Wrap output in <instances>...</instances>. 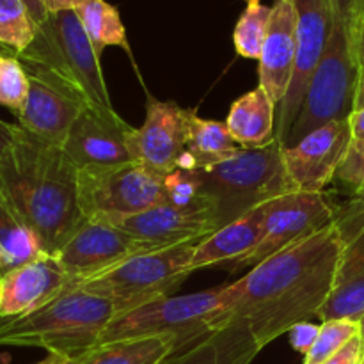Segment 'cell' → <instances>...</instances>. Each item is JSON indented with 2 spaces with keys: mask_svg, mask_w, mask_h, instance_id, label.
<instances>
[{
  "mask_svg": "<svg viewBox=\"0 0 364 364\" xmlns=\"http://www.w3.org/2000/svg\"><path fill=\"white\" fill-rule=\"evenodd\" d=\"M343 245V230L336 220L231 283L233 302L212 334L224 363L249 364L291 327L318 316L333 291Z\"/></svg>",
  "mask_w": 364,
  "mask_h": 364,
  "instance_id": "cell-1",
  "label": "cell"
},
{
  "mask_svg": "<svg viewBox=\"0 0 364 364\" xmlns=\"http://www.w3.org/2000/svg\"><path fill=\"white\" fill-rule=\"evenodd\" d=\"M77 178L78 167L63 146L18 127L13 148L0 160V187L46 255L55 256L85 220Z\"/></svg>",
  "mask_w": 364,
  "mask_h": 364,
  "instance_id": "cell-2",
  "label": "cell"
},
{
  "mask_svg": "<svg viewBox=\"0 0 364 364\" xmlns=\"http://www.w3.org/2000/svg\"><path fill=\"white\" fill-rule=\"evenodd\" d=\"M116 316V306L105 297L71 288L31 315L0 327V347H38L80 359L98 347Z\"/></svg>",
  "mask_w": 364,
  "mask_h": 364,
  "instance_id": "cell-3",
  "label": "cell"
},
{
  "mask_svg": "<svg viewBox=\"0 0 364 364\" xmlns=\"http://www.w3.org/2000/svg\"><path fill=\"white\" fill-rule=\"evenodd\" d=\"M355 13L354 0H336L333 28L318 66L309 80L301 112L284 146H294L316 128L336 119H345L354 112L359 64L355 55Z\"/></svg>",
  "mask_w": 364,
  "mask_h": 364,
  "instance_id": "cell-4",
  "label": "cell"
},
{
  "mask_svg": "<svg viewBox=\"0 0 364 364\" xmlns=\"http://www.w3.org/2000/svg\"><path fill=\"white\" fill-rule=\"evenodd\" d=\"M231 302V284L181 297L159 299L117 315L103 331L98 345L132 338L166 336L176 341L178 352L187 350L219 329Z\"/></svg>",
  "mask_w": 364,
  "mask_h": 364,
  "instance_id": "cell-5",
  "label": "cell"
},
{
  "mask_svg": "<svg viewBox=\"0 0 364 364\" xmlns=\"http://www.w3.org/2000/svg\"><path fill=\"white\" fill-rule=\"evenodd\" d=\"M194 171L203 194L215 208L220 228L270 199L297 192L284 169L279 141L265 148H242L224 162Z\"/></svg>",
  "mask_w": 364,
  "mask_h": 364,
  "instance_id": "cell-6",
  "label": "cell"
},
{
  "mask_svg": "<svg viewBox=\"0 0 364 364\" xmlns=\"http://www.w3.org/2000/svg\"><path fill=\"white\" fill-rule=\"evenodd\" d=\"M100 53L92 46L75 11L48 14L34 43L18 59L36 64L66 82L87 105L114 109L103 78Z\"/></svg>",
  "mask_w": 364,
  "mask_h": 364,
  "instance_id": "cell-7",
  "label": "cell"
},
{
  "mask_svg": "<svg viewBox=\"0 0 364 364\" xmlns=\"http://www.w3.org/2000/svg\"><path fill=\"white\" fill-rule=\"evenodd\" d=\"M198 242L130 256L112 269L82 281L75 288L105 297L116 306L117 315L171 297L192 272L191 262Z\"/></svg>",
  "mask_w": 364,
  "mask_h": 364,
  "instance_id": "cell-8",
  "label": "cell"
},
{
  "mask_svg": "<svg viewBox=\"0 0 364 364\" xmlns=\"http://www.w3.org/2000/svg\"><path fill=\"white\" fill-rule=\"evenodd\" d=\"M164 174L141 162L78 169V205L85 219L116 220L166 201Z\"/></svg>",
  "mask_w": 364,
  "mask_h": 364,
  "instance_id": "cell-9",
  "label": "cell"
},
{
  "mask_svg": "<svg viewBox=\"0 0 364 364\" xmlns=\"http://www.w3.org/2000/svg\"><path fill=\"white\" fill-rule=\"evenodd\" d=\"M263 238L233 269L255 267L276 252L336 223L334 208L323 192H291L263 203Z\"/></svg>",
  "mask_w": 364,
  "mask_h": 364,
  "instance_id": "cell-10",
  "label": "cell"
},
{
  "mask_svg": "<svg viewBox=\"0 0 364 364\" xmlns=\"http://www.w3.org/2000/svg\"><path fill=\"white\" fill-rule=\"evenodd\" d=\"M336 0H294L297 11L299 55L287 96L277 107L276 141L284 146L304 102L313 73L329 41Z\"/></svg>",
  "mask_w": 364,
  "mask_h": 364,
  "instance_id": "cell-11",
  "label": "cell"
},
{
  "mask_svg": "<svg viewBox=\"0 0 364 364\" xmlns=\"http://www.w3.org/2000/svg\"><path fill=\"white\" fill-rule=\"evenodd\" d=\"M31 87L18 117V127L39 139L63 146L77 117L87 105L85 100L52 71L25 64Z\"/></svg>",
  "mask_w": 364,
  "mask_h": 364,
  "instance_id": "cell-12",
  "label": "cell"
},
{
  "mask_svg": "<svg viewBox=\"0 0 364 364\" xmlns=\"http://www.w3.org/2000/svg\"><path fill=\"white\" fill-rule=\"evenodd\" d=\"M148 251H153V247L121 228L107 220L85 219L55 256L73 279L71 288H75L82 281L112 269L130 256Z\"/></svg>",
  "mask_w": 364,
  "mask_h": 364,
  "instance_id": "cell-13",
  "label": "cell"
},
{
  "mask_svg": "<svg viewBox=\"0 0 364 364\" xmlns=\"http://www.w3.org/2000/svg\"><path fill=\"white\" fill-rule=\"evenodd\" d=\"M135 128L114 109L85 105L68 134L63 149L82 169L91 166H116L135 162Z\"/></svg>",
  "mask_w": 364,
  "mask_h": 364,
  "instance_id": "cell-14",
  "label": "cell"
},
{
  "mask_svg": "<svg viewBox=\"0 0 364 364\" xmlns=\"http://www.w3.org/2000/svg\"><path fill=\"white\" fill-rule=\"evenodd\" d=\"M352 142L348 117L331 121L302 137L297 144L283 146V164L297 192H323L336 178Z\"/></svg>",
  "mask_w": 364,
  "mask_h": 364,
  "instance_id": "cell-15",
  "label": "cell"
},
{
  "mask_svg": "<svg viewBox=\"0 0 364 364\" xmlns=\"http://www.w3.org/2000/svg\"><path fill=\"white\" fill-rule=\"evenodd\" d=\"M73 279L57 256L39 255L0 276V327L31 315L71 290Z\"/></svg>",
  "mask_w": 364,
  "mask_h": 364,
  "instance_id": "cell-16",
  "label": "cell"
},
{
  "mask_svg": "<svg viewBox=\"0 0 364 364\" xmlns=\"http://www.w3.org/2000/svg\"><path fill=\"white\" fill-rule=\"evenodd\" d=\"M153 249L173 247L203 240L220 228L215 210L210 206H180L160 203L135 215L107 220Z\"/></svg>",
  "mask_w": 364,
  "mask_h": 364,
  "instance_id": "cell-17",
  "label": "cell"
},
{
  "mask_svg": "<svg viewBox=\"0 0 364 364\" xmlns=\"http://www.w3.org/2000/svg\"><path fill=\"white\" fill-rule=\"evenodd\" d=\"M187 144V109L173 102L149 100L146 119L135 128V162L144 164L159 174H171L178 169Z\"/></svg>",
  "mask_w": 364,
  "mask_h": 364,
  "instance_id": "cell-18",
  "label": "cell"
},
{
  "mask_svg": "<svg viewBox=\"0 0 364 364\" xmlns=\"http://www.w3.org/2000/svg\"><path fill=\"white\" fill-rule=\"evenodd\" d=\"M299 55L297 11L294 0H276L269 32L259 53V87L276 107L287 96Z\"/></svg>",
  "mask_w": 364,
  "mask_h": 364,
  "instance_id": "cell-19",
  "label": "cell"
},
{
  "mask_svg": "<svg viewBox=\"0 0 364 364\" xmlns=\"http://www.w3.org/2000/svg\"><path fill=\"white\" fill-rule=\"evenodd\" d=\"M354 223V231H348L340 223L345 245L334 276L333 291L318 313L322 322L352 320L359 323L364 316V212L361 219Z\"/></svg>",
  "mask_w": 364,
  "mask_h": 364,
  "instance_id": "cell-20",
  "label": "cell"
},
{
  "mask_svg": "<svg viewBox=\"0 0 364 364\" xmlns=\"http://www.w3.org/2000/svg\"><path fill=\"white\" fill-rule=\"evenodd\" d=\"M263 215L262 205L199 240L192 255V272L247 256L263 238Z\"/></svg>",
  "mask_w": 364,
  "mask_h": 364,
  "instance_id": "cell-21",
  "label": "cell"
},
{
  "mask_svg": "<svg viewBox=\"0 0 364 364\" xmlns=\"http://www.w3.org/2000/svg\"><path fill=\"white\" fill-rule=\"evenodd\" d=\"M276 116L277 107L258 85L235 100L224 123L240 148H265L276 141Z\"/></svg>",
  "mask_w": 364,
  "mask_h": 364,
  "instance_id": "cell-22",
  "label": "cell"
},
{
  "mask_svg": "<svg viewBox=\"0 0 364 364\" xmlns=\"http://www.w3.org/2000/svg\"><path fill=\"white\" fill-rule=\"evenodd\" d=\"M240 149L226 123L203 119L192 110H187V144L178 169H206L231 159Z\"/></svg>",
  "mask_w": 364,
  "mask_h": 364,
  "instance_id": "cell-23",
  "label": "cell"
},
{
  "mask_svg": "<svg viewBox=\"0 0 364 364\" xmlns=\"http://www.w3.org/2000/svg\"><path fill=\"white\" fill-rule=\"evenodd\" d=\"M176 352L173 338H132L98 345L78 359V364H160Z\"/></svg>",
  "mask_w": 364,
  "mask_h": 364,
  "instance_id": "cell-24",
  "label": "cell"
},
{
  "mask_svg": "<svg viewBox=\"0 0 364 364\" xmlns=\"http://www.w3.org/2000/svg\"><path fill=\"white\" fill-rule=\"evenodd\" d=\"M75 13L100 55L107 46H121L128 50L127 28L116 6L107 0H87L77 7Z\"/></svg>",
  "mask_w": 364,
  "mask_h": 364,
  "instance_id": "cell-25",
  "label": "cell"
},
{
  "mask_svg": "<svg viewBox=\"0 0 364 364\" xmlns=\"http://www.w3.org/2000/svg\"><path fill=\"white\" fill-rule=\"evenodd\" d=\"M0 245L9 258L11 269L43 255L38 238L14 212L2 187H0Z\"/></svg>",
  "mask_w": 364,
  "mask_h": 364,
  "instance_id": "cell-26",
  "label": "cell"
},
{
  "mask_svg": "<svg viewBox=\"0 0 364 364\" xmlns=\"http://www.w3.org/2000/svg\"><path fill=\"white\" fill-rule=\"evenodd\" d=\"M270 16H272V6L263 4V0H247L233 32L235 50L238 55L244 59H259L269 32Z\"/></svg>",
  "mask_w": 364,
  "mask_h": 364,
  "instance_id": "cell-27",
  "label": "cell"
},
{
  "mask_svg": "<svg viewBox=\"0 0 364 364\" xmlns=\"http://www.w3.org/2000/svg\"><path fill=\"white\" fill-rule=\"evenodd\" d=\"M38 25L21 0H0V48L21 55L34 43Z\"/></svg>",
  "mask_w": 364,
  "mask_h": 364,
  "instance_id": "cell-28",
  "label": "cell"
},
{
  "mask_svg": "<svg viewBox=\"0 0 364 364\" xmlns=\"http://www.w3.org/2000/svg\"><path fill=\"white\" fill-rule=\"evenodd\" d=\"M31 78L23 63L14 53H0V105L21 112L28 96Z\"/></svg>",
  "mask_w": 364,
  "mask_h": 364,
  "instance_id": "cell-29",
  "label": "cell"
},
{
  "mask_svg": "<svg viewBox=\"0 0 364 364\" xmlns=\"http://www.w3.org/2000/svg\"><path fill=\"white\" fill-rule=\"evenodd\" d=\"M359 334V323L352 320H327L320 326L315 345L304 355V364H323Z\"/></svg>",
  "mask_w": 364,
  "mask_h": 364,
  "instance_id": "cell-30",
  "label": "cell"
},
{
  "mask_svg": "<svg viewBox=\"0 0 364 364\" xmlns=\"http://www.w3.org/2000/svg\"><path fill=\"white\" fill-rule=\"evenodd\" d=\"M336 178L354 192L364 196V141L352 139L350 148L338 169Z\"/></svg>",
  "mask_w": 364,
  "mask_h": 364,
  "instance_id": "cell-31",
  "label": "cell"
},
{
  "mask_svg": "<svg viewBox=\"0 0 364 364\" xmlns=\"http://www.w3.org/2000/svg\"><path fill=\"white\" fill-rule=\"evenodd\" d=\"M160 364H223V361H220L215 340L210 336L206 340L199 341V343L192 345L187 350L173 354Z\"/></svg>",
  "mask_w": 364,
  "mask_h": 364,
  "instance_id": "cell-32",
  "label": "cell"
},
{
  "mask_svg": "<svg viewBox=\"0 0 364 364\" xmlns=\"http://www.w3.org/2000/svg\"><path fill=\"white\" fill-rule=\"evenodd\" d=\"M320 326L313 322H301L295 327H291L288 331V336H290V345L294 347V350H297L299 354L308 355L309 350L315 345L316 338H318Z\"/></svg>",
  "mask_w": 364,
  "mask_h": 364,
  "instance_id": "cell-33",
  "label": "cell"
},
{
  "mask_svg": "<svg viewBox=\"0 0 364 364\" xmlns=\"http://www.w3.org/2000/svg\"><path fill=\"white\" fill-rule=\"evenodd\" d=\"M364 361V341L361 334H358L355 338H352L343 348H341L338 354H334L333 358L327 359L323 364H363Z\"/></svg>",
  "mask_w": 364,
  "mask_h": 364,
  "instance_id": "cell-34",
  "label": "cell"
},
{
  "mask_svg": "<svg viewBox=\"0 0 364 364\" xmlns=\"http://www.w3.org/2000/svg\"><path fill=\"white\" fill-rule=\"evenodd\" d=\"M18 124H9L0 119V160L11 151L14 141H16Z\"/></svg>",
  "mask_w": 364,
  "mask_h": 364,
  "instance_id": "cell-35",
  "label": "cell"
},
{
  "mask_svg": "<svg viewBox=\"0 0 364 364\" xmlns=\"http://www.w3.org/2000/svg\"><path fill=\"white\" fill-rule=\"evenodd\" d=\"M84 2L87 0H43V6H45L46 13L55 14L63 13V11H75Z\"/></svg>",
  "mask_w": 364,
  "mask_h": 364,
  "instance_id": "cell-36",
  "label": "cell"
},
{
  "mask_svg": "<svg viewBox=\"0 0 364 364\" xmlns=\"http://www.w3.org/2000/svg\"><path fill=\"white\" fill-rule=\"evenodd\" d=\"M21 4L27 7L28 14H31V18L34 20V23L38 27L45 23L46 18H48V13H46L45 6H43V0H21Z\"/></svg>",
  "mask_w": 364,
  "mask_h": 364,
  "instance_id": "cell-37",
  "label": "cell"
},
{
  "mask_svg": "<svg viewBox=\"0 0 364 364\" xmlns=\"http://www.w3.org/2000/svg\"><path fill=\"white\" fill-rule=\"evenodd\" d=\"M348 123H350L352 139L354 141H364V109H358L348 116Z\"/></svg>",
  "mask_w": 364,
  "mask_h": 364,
  "instance_id": "cell-38",
  "label": "cell"
},
{
  "mask_svg": "<svg viewBox=\"0 0 364 364\" xmlns=\"http://www.w3.org/2000/svg\"><path fill=\"white\" fill-rule=\"evenodd\" d=\"M355 55H358L359 70L364 71V18L359 16L355 25Z\"/></svg>",
  "mask_w": 364,
  "mask_h": 364,
  "instance_id": "cell-39",
  "label": "cell"
},
{
  "mask_svg": "<svg viewBox=\"0 0 364 364\" xmlns=\"http://www.w3.org/2000/svg\"><path fill=\"white\" fill-rule=\"evenodd\" d=\"M364 109V71L359 73L358 89H355V98H354V110Z\"/></svg>",
  "mask_w": 364,
  "mask_h": 364,
  "instance_id": "cell-40",
  "label": "cell"
},
{
  "mask_svg": "<svg viewBox=\"0 0 364 364\" xmlns=\"http://www.w3.org/2000/svg\"><path fill=\"white\" fill-rule=\"evenodd\" d=\"M66 361H68V358H64V355L48 354L45 359H41V361H38L34 364H64Z\"/></svg>",
  "mask_w": 364,
  "mask_h": 364,
  "instance_id": "cell-41",
  "label": "cell"
},
{
  "mask_svg": "<svg viewBox=\"0 0 364 364\" xmlns=\"http://www.w3.org/2000/svg\"><path fill=\"white\" fill-rule=\"evenodd\" d=\"M11 269L9 265V258H7L6 251H4V247L0 245V276H2L4 272H7V270Z\"/></svg>",
  "mask_w": 364,
  "mask_h": 364,
  "instance_id": "cell-42",
  "label": "cell"
},
{
  "mask_svg": "<svg viewBox=\"0 0 364 364\" xmlns=\"http://www.w3.org/2000/svg\"><path fill=\"white\" fill-rule=\"evenodd\" d=\"M355 13H358L359 18H364V0H354Z\"/></svg>",
  "mask_w": 364,
  "mask_h": 364,
  "instance_id": "cell-43",
  "label": "cell"
},
{
  "mask_svg": "<svg viewBox=\"0 0 364 364\" xmlns=\"http://www.w3.org/2000/svg\"><path fill=\"white\" fill-rule=\"evenodd\" d=\"M359 334H361L363 341H364V316L361 320H359Z\"/></svg>",
  "mask_w": 364,
  "mask_h": 364,
  "instance_id": "cell-44",
  "label": "cell"
},
{
  "mask_svg": "<svg viewBox=\"0 0 364 364\" xmlns=\"http://www.w3.org/2000/svg\"><path fill=\"white\" fill-rule=\"evenodd\" d=\"M64 364H78V359H68Z\"/></svg>",
  "mask_w": 364,
  "mask_h": 364,
  "instance_id": "cell-45",
  "label": "cell"
},
{
  "mask_svg": "<svg viewBox=\"0 0 364 364\" xmlns=\"http://www.w3.org/2000/svg\"><path fill=\"white\" fill-rule=\"evenodd\" d=\"M0 53H11V52H7V50H2V48H0Z\"/></svg>",
  "mask_w": 364,
  "mask_h": 364,
  "instance_id": "cell-46",
  "label": "cell"
},
{
  "mask_svg": "<svg viewBox=\"0 0 364 364\" xmlns=\"http://www.w3.org/2000/svg\"><path fill=\"white\" fill-rule=\"evenodd\" d=\"M363 364H364V361H363Z\"/></svg>",
  "mask_w": 364,
  "mask_h": 364,
  "instance_id": "cell-47",
  "label": "cell"
}]
</instances>
